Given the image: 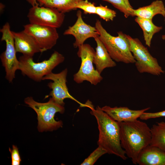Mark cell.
Instances as JSON below:
<instances>
[{
    "mask_svg": "<svg viewBox=\"0 0 165 165\" xmlns=\"http://www.w3.org/2000/svg\"><path fill=\"white\" fill-rule=\"evenodd\" d=\"M9 151L11 154L12 165H19L21 159L17 146L13 145L12 149H11L9 148Z\"/></svg>",
    "mask_w": 165,
    "mask_h": 165,
    "instance_id": "25",
    "label": "cell"
},
{
    "mask_svg": "<svg viewBox=\"0 0 165 165\" xmlns=\"http://www.w3.org/2000/svg\"><path fill=\"white\" fill-rule=\"evenodd\" d=\"M102 110L117 122L132 121L137 119L144 112L149 110L148 107L140 110H133L125 107H112L105 106Z\"/></svg>",
    "mask_w": 165,
    "mask_h": 165,
    "instance_id": "14",
    "label": "cell"
},
{
    "mask_svg": "<svg viewBox=\"0 0 165 165\" xmlns=\"http://www.w3.org/2000/svg\"><path fill=\"white\" fill-rule=\"evenodd\" d=\"M151 139L150 145L165 151V122L156 123L150 129Z\"/></svg>",
    "mask_w": 165,
    "mask_h": 165,
    "instance_id": "20",
    "label": "cell"
},
{
    "mask_svg": "<svg viewBox=\"0 0 165 165\" xmlns=\"http://www.w3.org/2000/svg\"><path fill=\"white\" fill-rule=\"evenodd\" d=\"M75 9L82 10L84 14H96V6L94 3L87 0H83L78 2L75 7Z\"/></svg>",
    "mask_w": 165,
    "mask_h": 165,
    "instance_id": "24",
    "label": "cell"
},
{
    "mask_svg": "<svg viewBox=\"0 0 165 165\" xmlns=\"http://www.w3.org/2000/svg\"><path fill=\"white\" fill-rule=\"evenodd\" d=\"M4 8V5H3L2 3L0 4V12H2V11Z\"/></svg>",
    "mask_w": 165,
    "mask_h": 165,
    "instance_id": "28",
    "label": "cell"
},
{
    "mask_svg": "<svg viewBox=\"0 0 165 165\" xmlns=\"http://www.w3.org/2000/svg\"><path fill=\"white\" fill-rule=\"evenodd\" d=\"M137 164L140 165H165V151L149 145L139 153Z\"/></svg>",
    "mask_w": 165,
    "mask_h": 165,
    "instance_id": "15",
    "label": "cell"
},
{
    "mask_svg": "<svg viewBox=\"0 0 165 165\" xmlns=\"http://www.w3.org/2000/svg\"><path fill=\"white\" fill-rule=\"evenodd\" d=\"M64 59L63 55L57 51H55L48 59L38 63L34 62L33 57L23 55L19 59V70L23 75L35 81L40 82Z\"/></svg>",
    "mask_w": 165,
    "mask_h": 165,
    "instance_id": "5",
    "label": "cell"
},
{
    "mask_svg": "<svg viewBox=\"0 0 165 165\" xmlns=\"http://www.w3.org/2000/svg\"><path fill=\"white\" fill-rule=\"evenodd\" d=\"M68 72V69L66 68L59 73L51 72L43 78L42 80H50L53 81L48 84V86L52 90L45 98L51 96L54 102L63 106L65 104L64 102V99L69 98L76 101L82 107H86V104L80 103L69 93L66 84Z\"/></svg>",
    "mask_w": 165,
    "mask_h": 165,
    "instance_id": "10",
    "label": "cell"
},
{
    "mask_svg": "<svg viewBox=\"0 0 165 165\" xmlns=\"http://www.w3.org/2000/svg\"><path fill=\"white\" fill-rule=\"evenodd\" d=\"M97 46L94 55L93 63L96 69L101 74L104 69L116 66L115 62L112 59L99 36L94 38Z\"/></svg>",
    "mask_w": 165,
    "mask_h": 165,
    "instance_id": "16",
    "label": "cell"
},
{
    "mask_svg": "<svg viewBox=\"0 0 165 165\" xmlns=\"http://www.w3.org/2000/svg\"><path fill=\"white\" fill-rule=\"evenodd\" d=\"M161 117H165V110L155 112H146L143 113L140 117L142 120H147L152 118H156Z\"/></svg>",
    "mask_w": 165,
    "mask_h": 165,
    "instance_id": "26",
    "label": "cell"
},
{
    "mask_svg": "<svg viewBox=\"0 0 165 165\" xmlns=\"http://www.w3.org/2000/svg\"><path fill=\"white\" fill-rule=\"evenodd\" d=\"M107 151L102 147L98 146L80 164L81 165H93L101 156L107 153Z\"/></svg>",
    "mask_w": 165,
    "mask_h": 165,
    "instance_id": "23",
    "label": "cell"
},
{
    "mask_svg": "<svg viewBox=\"0 0 165 165\" xmlns=\"http://www.w3.org/2000/svg\"><path fill=\"white\" fill-rule=\"evenodd\" d=\"M0 31L2 34L1 41H4L6 44V50L1 55L0 59L5 69L6 78L11 82L15 78L16 71L19 69V61L16 57L14 39L9 23L6 22Z\"/></svg>",
    "mask_w": 165,
    "mask_h": 165,
    "instance_id": "8",
    "label": "cell"
},
{
    "mask_svg": "<svg viewBox=\"0 0 165 165\" xmlns=\"http://www.w3.org/2000/svg\"><path fill=\"white\" fill-rule=\"evenodd\" d=\"M78 48L77 55L81 59V64L79 71L73 75V80L78 84L86 81L96 85L103 78L93 66L95 51L88 44H84Z\"/></svg>",
    "mask_w": 165,
    "mask_h": 165,
    "instance_id": "7",
    "label": "cell"
},
{
    "mask_svg": "<svg viewBox=\"0 0 165 165\" xmlns=\"http://www.w3.org/2000/svg\"><path fill=\"white\" fill-rule=\"evenodd\" d=\"M26 1L30 4L32 6H38L39 4L38 0H26Z\"/></svg>",
    "mask_w": 165,
    "mask_h": 165,
    "instance_id": "27",
    "label": "cell"
},
{
    "mask_svg": "<svg viewBox=\"0 0 165 165\" xmlns=\"http://www.w3.org/2000/svg\"><path fill=\"white\" fill-rule=\"evenodd\" d=\"M16 52L23 55L33 57L35 53L42 50L35 39L23 30L19 32L12 31Z\"/></svg>",
    "mask_w": 165,
    "mask_h": 165,
    "instance_id": "13",
    "label": "cell"
},
{
    "mask_svg": "<svg viewBox=\"0 0 165 165\" xmlns=\"http://www.w3.org/2000/svg\"><path fill=\"white\" fill-rule=\"evenodd\" d=\"M23 31L36 41L42 52L51 49L59 38L57 28L29 24L24 25Z\"/></svg>",
    "mask_w": 165,
    "mask_h": 165,
    "instance_id": "11",
    "label": "cell"
},
{
    "mask_svg": "<svg viewBox=\"0 0 165 165\" xmlns=\"http://www.w3.org/2000/svg\"><path fill=\"white\" fill-rule=\"evenodd\" d=\"M96 14L106 21H112L116 16V12L110 9L107 6H104L101 4L96 6Z\"/></svg>",
    "mask_w": 165,
    "mask_h": 165,
    "instance_id": "22",
    "label": "cell"
},
{
    "mask_svg": "<svg viewBox=\"0 0 165 165\" xmlns=\"http://www.w3.org/2000/svg\"><path fill=\"white\" fill-rule=\"evenodd\" d=\"M87 107L90 113L96 119L99 131L97 144L105 149L109 154L115 155L123 160L127 159L125 150L120 143V127L116 121L104 112L99 106L95 109L90 101Z\"/></svg>",
    "mask_w": 165,
    "mask_h": 165,
    "instance_id": "1",
    "label": "cell"
},
{
    "mask_svg": "<svg viewBox=\"0 0 165 165\" xmlns=\"http://www.w3.org/2000/svg\"><path fill=\"white\" fill-rule=\"evenodd\" d=\"M95 27L100 39L113 60L126 64L135 63L136 61L130 51V43L127 35L119 31L117 32V36L111 35L98 19L96 20Z\"/></svg>",
    "mask_w": 165,
    "mask_h": 165,
    "instance_id": "3",
    "label": "cell"
},
{
    "mask_svg": "<svg viewBox=\"0 0 165 165\" xmlns=\"http://www.w3.org/2000/svg\"><path fill=\"white\" fill-rule=\"evenodd\" d=\"M83 0H38L39 5L56 9L65 13L76 9L75 7Z\"/></svg>",
    "mask_w": 165,
    "mask_h": 165,
    "instance_id": "19",
    "label": "cell"
},
{
    "mask_svg": "<svg viewBox=\"0 0 165 165\" xmlns=\"http://www.w3.org/2000/svg\"><path fill=\"white\" fill-rule=\"evenodd\" d=\"M77 19L75 23L69 26L64 32V35H71L75 38V41L73 44L74 48H78L84 44L87 39L94 38L99 36L96 28L86 24L83 20L82 13L78 10L77 13Z\"/></svg>",
    "mask_w": 165,
    "mask_h": 165,
    "instance_id": "12",
    "label": "cell"
},
{
    "mask_svg": "<svg viewBox=\"0 0 165 165\" xmlns=\"http://www.w3.org/2000/svg\"><path fill=\"white\" fill-rule=\"evenodd\" d=\"M111 4L114 7L123 13L124 16L127 18L133 16V8L129 0H101Z\"/></svg>",
    "mask_w": 165,
    "mask_h": 165,
    "instance_id": "21",
    "label": "cell"
},
{
    "mask_svg": "<svg viewBox=\"0 0 165 165\" xmlns=\"http://www.w3.org/2000/svg\"><path fill=\"white\" fill-rule=\"evenodd\" d=\"M161 38L163 40H165V35H163L162 36Z\"/></svg>",
    "mask_w": 165,
    "mask_h": 165,
    "instance_id": "29",
    "label": "cell"
},
{
    "mask_svg": "<svg viewBox=\"0 0 165 165\" xmlns=\"http://www.w3.org/2000/svg\"><path fill=\"white\" fill-rule=\"evenodd\" d=\"M119 123L121 146L127 156L136 164L139 153L150 145V129L146 123L137 119Z\"/></svg>",
    "mask_w": 165,
    "mask_h": 165,
    "instance_id": "2",
    "label": "cell"
},
{
    "mask_svg": "<svg viewBox=\"0 0 165 165\" xmlns=\"http://www.w3.org/2000/svg\"><path fill=\"white\" fill-rule=\"evenodd\" d=\"M160 14L165 17V7L163 2L161 0L152 2L150 5L137 9H133V16H137L152 20L153 17Z\"/></svg>",
    "mask_w": 165,
    "mask_h": 165,
    "instance_id": "17",
    "label": "cell"
},
{
    "mask_svg": "<svg viewBox=\"0 0 165 165\" xmlns=\"http://www.w3.org/2000/svg\"><path fill=\"white\" fill-rule=\"evenodd\" d=\"M127 36L130 42V51L136 61L134 64L139 72L157 76L164 73L157 59L150 54L147 48L138 38H133L128 35Z\"/></svg>",
    "mask_w": 165,
    "mask_h": 165,
    "instance_id": "6",
    "label": "cell"
},
{
    "mask_svg": "<svg viewBox=\"0 0 165 165\" xmlns=\"http://www.w3.org/2000/svg\"><path fill=\"white\" fill-rule=\"evenodd\" d=\"M134 20L143 31L146 45L150 47L153 36L160 32L162 29L163 27L155 25L153 23L152 20L137 16Z\"/></svg>",
    "mask_w": 165,
    "mask_h": 165,
    "instance_id": "18",
    "label": "cell"
},
{
    "mask_svg": "<svg viewBox=\"0 0 165 165\" xmlns=\"http://www.w3.org/2000/svg\"><path fill=\"white\" fill-rule=\"evenodd\" d=\"M27 16L30 24L57 28L62 26L65 18L64 13L56 9L39 5L32 6Z\"/></svg>",
    "mask_w": 165,
    "mask_h": 165,
    "instance_id": "9",
    "label": "cell"
},
{
    "mask_svg": "<svg viewBox=\"0 0 165 165\" xmlns=\"http://www.w3.org/2000/svg\"><path fill=\"white\" fill-rule=\"evenodd\" d=\"M24 102L37 114L38 128L39 131H52L62 127V122L61 121H56L54 119V116L57 112L62 114L64 112V106L56 103L51 97L46 103L37 102L32 97L25 98Z\"/></svg>",
    "mask_w": 165,
    "mask_h": 165,
    "instance_id": "4",
    "label": "cell"
}]
</instances>
